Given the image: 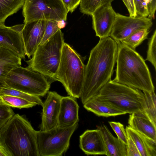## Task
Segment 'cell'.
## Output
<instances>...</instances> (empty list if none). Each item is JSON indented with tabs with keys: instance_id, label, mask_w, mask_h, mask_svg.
I'll return each mask as SVG.
<instances>
[{
	"instance_id": "36",
	"label": "cell",
	"mask_w": 156,
	"mask_h": 156,
	"mask_svg": "<svg viewBox=\"0 0 156 156\" xmlns=\"http://www.w3.org/2000/svg\"><path fill=\"white\" fill-rule=\"evenodd\" d=\"M127 1L128 4V8L127 9L129 12V16H137L134 6L133 0H127Z\"/></svg>"
},
{
	"instance_id": "27",
	"label": "cell",
	"mask_w": 156,
	"mask_h": 156,
	"mask_svg": "<svg viewBox=\"0 0 156 156\" xmlns=\"http://www.w3.org/2000/svg\"><path fill=\"white\" fill-rule=\"evenodd\" d=\"M114 0H81L80 9L84 14L91 16L99 6L105 3L112 4Z\"/></svg>"
},
{
	"instance_id": "7",
	"label": "cell",
	"mask_w": 156,
	"mask_h": 156,
	"mask_svg": "<svg viewBox=\"0 0 156 156\" xmlns=\"http://www.w3.org/2000/svg\"><path fill=\"white\" fill-rule=\"evenodd\" d=\"M5 82L8 87L39 97L46 95L51 83L43 75L21 66L10 71Z\"/></svg>"
},
{
	"instance_id": "18",
	"label": "cell",
	"mask_w": 156,
	"mask_h": 156,
	"mask_svg": "<svg viewBox=\"0 0 156 156\" xmlns=\"http://www.w3.org/2000/svg\"><path fill=\"white\" fill-rule=\"evenodd\" d=\"M22 59L11 51L0 47V89L6 85L5 80L10 71L21 66Z\"/></svg>"
},
{
	"instance_id": "19",
	"label": "cell",
	"mask_w": 156,
	"mask_h": 156,
	"mask_svg": "<svg viewBox=\"0 0 156 156\" xmlns=\"http://www.w3.org/2000/svg\"><path fill=\"white\" fill-rule=\"evenodd\" d=\"M83 105V107L87 110L99 116L108 117L126 114L96 96Z\"/></svg>"
},
{
	"instance_id": "28",
	"label": "cell",
	"mask_w": 156,
	"mask_h": 156,
	"mask_svg": "<svg viewBox=\"0 0 156 156\" xmlns=\"http://www.w3.org/2000/svg\"><path fill=\"white\" fill-rule=\"evenodd\" d=\"M156 30H155L148 42L147 56L145 60L150 62L156 70Z\"/></svg>"
},
{
	"instance_id": "37",
	"label": "cell",
	"mask_w": 156,
	"mask_h": 156,
	"mask_svg": "<svg viewBox=\"0 0 156 156\" xmlns=\"http://www.w3.org/2000/svg\"><path fill=\"white\" fill-rule=\"evenodd\" d=\"M0 156H11L0 142Z\"/></svg>"
},
{
	"instance_id": "25",
	"label": "cell",
	"mask_w": 156,
	"mask_h": 156,
	"mask_svg": "<svg viewBox=\"0 0 156 156\" xmlns=\"http://www.w3.org/2000/svg\"><path fill=\"white\" fill-rule=\"evenodd\" d=\"M0 95L15 96L26 99L38 105H41L43 102L39 96L30 94L6 85L0 89Z\"/></svg>"
},
{
	"instance_id": "10",
	"label": "cell",
	"mask_w": 156,
	"mask_h": 156,
	"mask_svg": "<svg viewBox=\"0 0 156 156\" xmlns=\"http://www.w3.org/2000/svg\"><path fill=\"white\" fill-rule=\"evenodd\" d=\"M152 24L147 17L128 16L116 13L109 37L116 42H120L139 30L149 29Z\"/></svg>"
},
{
	"instance_id": "30",
	"label": "cell",
	"mask_w": 156,
	"mask_h": 156,
	"mask_svg": "<svg viewBox=\"0 0 156 156\" xmlns=\"http://www.w3.org/2000/svg\"><path fill=\"white\" fill-rule=\"evenodd\" d=\"M14 114L10 107L0 101V129Z\"/></svg>"
},
{
	"instance_id": "39",
	"label": "cell",
	"mask_w": 156,
	"mask_h": 156,
	"mask_svg": "<svg viewBox=\"0 0 156 156\" xmlns=\"http://www.w3.org/2000/svg\"><path fill=\"white\" fill-rule=\"evenodd\" d=\"M124 3V5L128 9V4L127 0H122Z\"/></svg>"
},
{
	"instance_id": "1",
	"label": "cell",
	"mask_w": 156,
	"mask_h": 156,
	"mask_svg": "<svg viewBox=\"0 0 156 156\" xmlns=\"http://www.w3.org/2000/svg\"><path fill=\"white\" fill-rule=\"evenodd\" d=\"M118 45L110 37L100 39L91 50L85 66L80 98L83 104L97 95L111 80L116 62Z\"/></svg>"
},
{
	"instance_id": "20",
	"label": "cell",
	"mask_w": 156,
	"mask_h": 156,
	"mask_svg": "<svg viewBox=\"0 0 156 156\" xmlns=\"http://www.w3.org/2000/svg\"><path fill=\"white\" fill-rule=\"evenodd\" d=\"M103 134L108 156H127V145L114 136L104 125L97 126Z\"/></svg>"
},
{
	"instance_id": "22",
	"label": "cell",
	"mask_w": 156,
	"mask_h": 156,
	"mask_svg": "<svg viewBox=\"0 0 156 156\" xmlns=\"http://www.w3.org/2000/svg\"><path fill=\"white\" fill-rule=\"evenodd\" d=\"M25 0H0V25L23 6Z\"/></svg>"
},
{
	"instance_id": "38",
	"label": "cell",
	"mask_w": 156,
	"mask_h": 156,
	"mask_svg": "<svg viewBox=\"0 0 156 156\" xmlns=\"http://www.w3.org/2000/svg\"><path fill=\"white\" fill-rule=\"evenodd\" d=\"M25 24H18L14 26L11 27L13 30L21 33L23 29Z\"/></svg>"
},
{
	"instance_id": "23",
	"label": "cell",
	"mask_w": 156,
	"mask_h": 156,
	"mask_svg": "<svg viewBox=\"0 0 156 156\" xmlns=\"http://www.w3.org/2000/svg\"><path fill=\"white\" fill-rule=\"evenodd\" d=\"M149 30L146 28L139 30L120 42L131 49L136 50V48L147 38L149 33Z\"/></svg>"
},
{
	"instance_id": "32",
	"label": "cell",
	"mask_w": 156,
	"mask_h": 156,
	"mask_svg": "<svg viewBox=\"0 0 156 156\" xmlns=\"http://www.w3.org/2000/svg\"><path fill=\"white\" fill-rule=\"evenodd\" d=\"M148 0H133L137 16L147 17L149 15L147 4Z\"/></svg>"
},
{
	"instance_id": "15",
	"label": "cell",
	"mask_w": 156,
	"mask_h": 156,
	"mask_svg": "<svg viewBox=\"0 0 156 156\" xmlns=\"http://www.w3.org/2000/svg\"><path fill=\"white\" fill-rule=\"evenodd\" d=\"M0 47L8 49L25 59L26 52L21 34L11 27L0 25Z\"/></svg>"
},
{
	"instance_id": "9",
	"label": "cell",
	"mask_w": 156,
	"mask_h": 156,
	"mask_svg": "<svg viewBox=\"0 0 156 156\" xmlns=\"http://www.w3.org/2000/svg\"><path fill=\"white\" fill-rule=\"evenodd\" d=\"M24 23L38 20L65 21L68 12L61 0H25Z\"/></svg>"
},
{
	"instance_id": "6",
	"label": "cell",
	"mask_w": 156,
	"mask_h": 156,
	"mask_svg": "<svg viewBox=\"0 0 156 156\" xmlns=\"http://www.w3.org/2000/svg\"><path fill=\"white\" fill-rule=\"evenodd\" d=\"M96 96L126 113L144 111L147 107L144 94L141 90L110 80Z\"/></svg>"
},
{
	"instance_id": "31",
	"label": "cell",
	"mask_w": 156,
	"mask_h": 156,
	"mask_svg": "<svg viewBox=\"0 0 156 156\" xmlns=\"http://www.w3.org/2000/svg\"><path fill=\"white\" fill-rule=\"evenodd\" d=\"M109 123L117 135V138L127 145L128 135L123 125L119 122L113 121L109 122Z\"/></svg>"
},
{
	"instance_id": "26",
	"label": "cell",
	"mask_w": 156,
	"mask_h": 156,
	"mask_svg": "<svg viewBox=\"0 0 156 156\" xmlns=\"http://www.w3.org/2000/svg\"><path fill=\"white\" fill-rule=\"evenodd\" d=\"M147 107L144 111L151 121L156 125V95L154 92L143 91Z\"/></svg>"
},
{
	"instance_id": "34",
	"label": "cell",
	"mask_w": 156,
	"mask_h": 156,
	"mask_svg": "<svg viewBox=\"0 0 156 156\" xmlns=\"http://www.w3.org/2000/svg\"><path fill=\"white\" fill-rule=\"evenodd\" d=\"M68 12H72L80 5L81 0H61Z\"/></svg>"
},
{
	"instance_id": "8",
	"label": "cell",
	"mask_w": 156,
	"mask_h": 156,
	"mask_svg": "<svg viewBox=\"0 0 156 156\" xmlns=\"http://www.w3.org/2000/svg\"><path fill=\"white\" fill-rule=\"evenodd\" d=\"M78 126V122L68 127L57 126L47 131H37L40 156H62L68 149L70 138Z\"/></svg>"
},
{
	"instance_id": "2",
	"label": "cell",
	"mask_w": 156,
	"mask_h": 156,
	"mask_svg": "<svg viewBox=\"0 0 156 156\" xmlns=\"http://www.w3.org/2000/svg\"><path fill=\"white\" fill-rule=\"evenodd\" d=\"M116 60V75L118 83L143 91L154 92V87L145 60L136 50L120 42Z\"/></svg>"
},
{
	"instance_id": "24",
	"label": "cell",
	"mask_w": 156,
	"mask_h": 156,
	"mask_svg": "<svg viewBox=\"0 0 156 156\" xmlns=\"http://www.w3.org/2000/svg\"><path fill=\"white\" fill-rule=\"evenodd\" d=\"M0 101L7 106L20 109L31 108L37 105L23 98L7 95H0Z\"/></svg>"
},
{
	"instance_id": "16",
	"label": "cell",
	"mask_w": 156,
	"mask_h": 156,
	"mask_svg": "<svg viewBox=\"0 0 156 156\" xmlns=\"http://www.w3.org/2000/svg\"><path fill=\"white\" fill-rule=\"evenodd\" d=\"M79 106L76 98L70 96H62L60 101L58 126L70 127L78 122Z\"/></svg>"
},
{
	"instance_id": "12",
	"label": "cell",
	"mask_w": 156,
	"mask_h": 156,
	"mask_svg": "<svg viewBox=\"0 0 156 156\" xmlns=\"http://www.w3.org/2000/svg\"><path fill=\"white\" fill-rule=\"evenodd\" d=\"M41 105V122L40 131L49 130L58 126V118L62 96L55 91L48 92Z\"/></svg>"
},
{
	"instance_id": "21",
	"label": "cell",
	"mask_w": 156,
	"mask_h": 156,
	"mask_svg": "<svg viewBox=\"0 0 156 156\" xmlns=\"http://www.w3.org/2000/svg\"><path fill=\"white\" fill-rule=\"evenodd\" d=\"M127 135L136 146L141 156H156V142L149 139L129 126L125 129Z\"/></svg>"
},
{
	"instance_id": "13",
	"label": "cell",
	"mask_w": 156,
	"mask_h": 156,
	"mask_svg": "<svg viewBox=\"0 0 156 156\" xmlns=\"http://www.w3.org/2000/svg\"><path fill=\"white\" fill-rule=\"evenodd\" d=\"M46 20H38L26 23L21 34L26 55L30 58L39 45L43 37Z\"/></svg>"
},
{
	"instance_id": "5",
	"label": "cell",
	"mask_w": 156,
	"mask_h": 156,
	"mask_svg": "<svg viewBox=\"0 0 156 156\" xmlns=\"http://www.w3.org/2000/svg\"><path fill=\"white\" fill-rule=\"evenodd\" d=\"M63 35L59 29L47 41L38 46L31 58L25 61L28 64L27 68L43 75L51 83L55 81V76L65 43Z\"/></svg>"
},
{
	"instance_id": "17",
	"label": "cell",
	"mask_w": 156,
	"mask_h": 156,
	"mask_svg": "<svg viewBox=\"0 0 156 156\" xmlns=\"http://www.w3.org/2000/svg\"><path fill=\"white\" fill-rule=\"evenodd\" d=\"M129 126L149 139L156 142V125L149 119L144 112L130 114Z\"/></svg>"
},
{
	"instance_id": "29",
	"label": "cell",
	"mask_w": 156,
	"mask_h": 156,
	"mask_svg": "<svg viewBox=\"0 0 156 156\" xmlns=\"http://www.w3.org/2000/svg\"><path fill=\"white\" fill-rule=\"evenodd\" d=\"M58 22L55 21L46 20L44 35L39 45L44 43L60 29L59 27Z\"/></svg>"
},
{
	"instance_id": "33",
	"label": "cell",
	"mask_w": 156,
	"mask_h": 156,
	"mask_svg": "<svg viewBox=\"0 0 156 156\" xmlns=\"http://www.w3.org/2000/svg\"><path fill=\"white\" fill-rule=\"evenodd\" d=\"M126 145L127 156H141L135 144L128 136L127 143Z\"/></svg>"
},
{
	"instance_id": "4",
	"label": "cell",
	"mask_w": 156,
	"mask_h": 156,
	"mask_svg": "<svg viewBox=\"0 0 156 156\" xmlns=\"http://www.w3.org/2000/svg\"><path fill=\"white\" fill-rule=\"evenodd\" d=\"M86 65L81 56L69 44L64 43L55 80L61 82L68 94L80 98L83 86Z\"/></svg>"
},
{
	"instance_id": "35",
	"label": "cell",
	"mask_w": 156,
	"mask_h": 156,
	"mask_svg": "<svg viewBox=\"0 0 156 156\" xmlns=\"http://www.w3.org/2000/svg\"><path fill=\"white\" fill-rule=\"evenodd\" d=\"M147 4L149 15L148 18L151 20L154 18L156 8V0H148Z\"/></svg>"
},
{
	"instance_id": "3",
	"label": "cell",
	"mask_w": 156,
	"mask_h": 156,
	"mask_svg": "<svg viewBox=\"0 0 156 156\" xmlns=\"http://www.w3.org/2000/svg\"><path fill=\"white\" fill-rule=\"evenodd\" d=\"M37 132L25 115L15 114L0 129V142L11 156H40Z\"/></svg>"
},
{
	"instance_id": "14",
	"label": "cell",
	"mask_w": 156,
	"mask_h": 156,
	"mask_svg": "<svg viewBox=\"0 0 156 156\" xmlns=\"http://www.w3.org/2000/svg\"><path fill=\"white\" fill-rule=\"evenodd\" d=\"M80 147L87 155H105L106 149L101 130H86L80 136Z\"/></svg>"
},
{
	"instance_id": "11",
	"label": "cell",
	"mask_w": 156,
	"mask_h": 156,
	"mask_svg": "<svg viewBox=\"0 0 156 156\" xmlns=\"http://www.w3.org/2000/svg\"><path fill=\"white\" fill-rule=\"evenodd\" d=\"M116 13L109 3L101 5L93 12L92 26L96 36L100 39L109 36Z\"/></svg>"
}]
</instances>
